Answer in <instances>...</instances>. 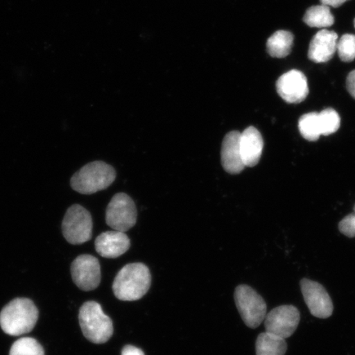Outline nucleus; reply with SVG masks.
<instances>
[{
    "mask_svg": "<svg viewBox=\"0 0 355 355\" xmlns=\"http://www.w3.org/2000/svg\"><path fill=\"white\" fill-rule=\"evenodd\" d=\"M340 232L345 236L355 237V214L349 215L340 222Z\"/></svg>",
    "mask_w": 355,
    "mask_h": 355,
    "instance_id": "obj_23",
    "label": "nucleus"
},
{
    "mask_svg": "<svg viewBox=\"0 0 355 355\" xmlns=\"http://www.w3.org/2000/svg\"><path fill=\"white\" fill-rule=\"evenodd\" d=\"M121 355H145L143 350L132 345H126L122 350Z\"/></svg>",
    "mask_w": 355,
    "mask_h": 355,
    "instance_id": "obj_25",
    "label": "nucleus"
},
{
    "mask_svg": "<svg viewBox=\"0 0 355 355\" xmlns=\"http://www.w3.org/2000/svg\"><path fill=\"white\" fill-rule=\"evenodd\" d=\"M346 87H347L349 94L355 99V70L349 73L347 80H346Z\"/></svg>",
    "mask_w": 355,
    "mask_h": 355,
    "instance_id": "obj_24",
    "label": "nucleus"
},
{
    "mask_svg": "<svg viewBox=\"0 0 355 355\" xmlns=\"http://www.w3.org/2000/svg\"><path fill=\"white\" fill-rule=\"evenodd\" d=\"M39 312L29 299L17 298L8 304L0 313V327L10 336H19L32 331Z\"/></svg>",
    "mask_w": 355,
    "mask_h": 355,
    "instance_id": "obj_2",
    "label": "nucleus"
},
{
    "mask_svg": "<svg viewBox=\"0 0 355 355\" xmlns=\"http://www.w3.org/2000/svg\"><path fill=\"white\" fill-rule=\"evenodd\" d=\"M354 28H355V19H354Z\"/></svg>",
    "mask_w": 355,
    "mask_h": 355,
    "instance_id": "obj_28",
    "label": "nucleus"
},
{
    "mask_svg": "<svg viewBox=\"0 0 355 355\" xmlns=\"http://www.w3.org/2000/svg\"><path fill=\"white\" fill-rule=\"evenodd\" d=\"M287 343L285 339L268 332L261 333L256 341L257 355H285Z\"/></svg>",
    "mask_w": 355,
    "mask_h": 355,
    "instance_id": "obj_17",
    "label": "nucleus"
},
{
    "mask_svg": "<svg viewBox=\"0 0 355 355\" xmlns=\"http://www.w3.org/2000/svg\"><path fill=\"white\" fill-rule=\"evenodd\" d=\"M92 227L90 213L78 204L69 208L62 223L64 236L67 241L72 244H82L90 241Z\"/></svg>",
    "mask_w": 355,
    "mask_h": 355,
    "instance_id": "obj_6",
    "label": "nucleus"
},
{
    "mask_svg": "<svg viewBox=\"0 0 355 355\" xmlns=\"http://www.w3.org/2000/svg\"><path fill=\"white\" fill-rule=\"evenodd\" d=\"M299 130L306 140L317 141L322 135L318 114L312 112L304 114L299 121Z\"/></svg>",
    "mask_w": 355,
    "mask_h": 355,
    "instance_id": "obj_19",
    "label": "nucleus"
},
{
    "mask_svg": "<svg viewBox=\"0 0 355 355\" xmlns=\"http://www.w3.org/2000/svg\"><path fill=\"white\" fill-rule=\"evenodd\" d=\"M354 214H355V206H354Z\"/></svg>",
    "mask_w": 355,
    "mask_h": 355,
    "instance_id": "obj_27",
    "label": "nucleus"
},
{
    "mask_svg": "<svg viewBox=\"0 0 355 355\" xmlns=\"http://www.w3.org/2000/svg\"><path fill=\"white\" fill-rule=\"evenodd\" d=\"M150 282L152 277L148 266L143 263L128 264L114 279V294L119 300H139L149 291Z\"/></svg>",
    "mask_w": 355,
    "mask_h": 355,
    "instance_id": "obj_1",
    "label": "nucleus"
},
{
    "mask_svg": "<svg viewBox=\"0 0 355 355\" xmlns=\"http://www.w3.org/2000/svg\"><path fill=\"white\" fill-rule=\"evenodd\" d=\"M10 355H44V352L37 340L24 337L13 343Z\"/></svg>",
    "mask_w": 355,
    "mask_h": 355,
    "instance_id": "obj_20",
    "label": "nucleus"
},
{
    "mask_svg": "<svg viewBox=\"0 0 355 355\" xmlns=\"http://www.w3.org/2000/svg\"><path fill=\"white\" fill-rule=\"evenodd\" d=\"M96 250L105 259H116L130 248V241L125 232L112 230L102 233L96 238Z\"/></svg>",
    "mask_w": 355,
    "mask_h": 355,
    "instance_id": "obj_14",
    "label": "nucleus"
},
{
    "mask_svg": "<svg viewBox=\"0 0 355 355\" xmlns=\"http://www.w3.org/2000/svg\"><path fill=\"white\" fill-rule=\"evenodd\" d=\"M337 52L340 59L345 63L355 60V35L345 34L337 42Z\"/></svg>",
    "mask_w": 355,
    "mask_h": 355,
    "instance_id": "obj_22",
    "label": "nucleus"
},
{
    "mask_svg": "<svg viewBox=\"0 0 355 355\" xmlns=\"http://www.w3.org/2000/svg\"><path fill=\"white\" fill-rule=\"evenodd\" d=\"M321 135L328 136L339 130L340 118L335 110L328 108L318 114Z\"/></svg>",
    "mask_w": 355,
    "mask_h": 355,
    "instance_id": "obj_21",
    "label": "nucleus"
},
{
    "mask_svg": "<svg viewBox=\"0 0 355 355\" xmlns=\"http://www.w3.org/2000/svg\"><path fill=\"white\" fill-rule=\"evenodd\" d=\"M264 320L266 332L286 340L294 334L298 327L300 313L295 306L282 305L266 315Z\"/></svg>",
    "mask_w": 355,
    "mask_h": 355,
    "instance_id": "obj_8",
    "label": "nucleus"
},
{
    "mask_svg": "<svg viewBox=\"0 0 355 355\" xmlns=\"http://www.w3.org/2000/svg\"><path fill=\"white\" fill-rule=\"evenodd\" d=\"M263 139L254 127H248L241 135V153L244 166L254 167L259 164L263 150Z\"/></svg>",
    "mask_w": 355,
    "mask_h": 355,
    "instance_id": "obj_15",
    "label": "nucleus"
},
{
    "mask_svg": "<svg viewBox=\"0 0 355 355\" xmlns=\"http://www.w3.org/2000/svg\"><path fill=\"white\" fill-rule=\"evenodd\" d=\"M294 35L287 31H278L266 42L268 54L274 58H285L291 54Z\"/></svg>",
    "mask_w": 355,
    "mask_h": 355,
    "instance_id": "obj_16",
    "label": "nucleus"
},
{
    "mask_svg": "<svg viewBox=\"0 0 355 355\" xmlns=\"http://www.w3.org/2000/svg\"><path fill=\"white\" fill-rule=\"evenodd\" d=\"M300 287L305 303L313 316L322 319L331 316L334 309L332 300L321 284L304 278L301 279Z\"/></svg>",
    "mask_w": 355,
    "mask_h": 355,
    "instance_id": "obj_9",
    "label": "nucleus"
},
{
    "mask_svg": "<svg viewBox=\"0 0 355 355\" xmlns=\"http://www.w3.org/2000/svg\"><path fill=\"white\" fill-rule=\"evenodd\" d=\"M241 135V132L238 131L230 132L226 135L223 143H222V166L229 174H239L245 168L243 162L241 146H239Z\"/></svg>",
    "mask_w": 355,
    "mask_h": 355,
    "instance_id": "obj_13",
    "label": "nucleus"
},
{
    "mask_svg": "<svg viewBox=\"0 0 355 355\" xmlns=\"http://www.w3.org/2000/svg\"><path fill=\"white\" fill-rule=\"evenodd\" d=\"M321 3L328 7L338 8L348 0H320Z\"/></svg>",
    "mask_w": 355,
    "mask_h": 355,
    "instance_id": "obj_26",
    "label": "nucleus"
},
{
    "mask_svg": "<svg viewBox=\"0 0 355 355\" xmlns=\"http://www.w3.org/2000/svg\"><path fill=\"white\" fill-rule=\"evenodd\" d=\"M234 301L243 322L252 329L259 327L266 315V304L263 297L250 286L241 285L235 290Z\"/></svg>",
    "mask_w": 355,
    "mask_h": 355,
    "instance_id": "obj_5",
    "label": "nucleus"
},
{
    "mask_svg": "<svg viewBox=\"0 0 355 355\" xmlns=\"http://www.w3.org/2000/svg\"><path fill=\"white\" fill-rule=\"evenodd\" d=\"M73 281L83 291H94L101 283V266L94 256L84 254L77 257L71 266Z\"/></svg>",
    "mask_w": 355,
    "mask_h": 355,
    "instance_id": "obj_10",
    "label": "nucleus"
},
{
    "mask_svg": "<svg viewBox=\"0 0 355 355\" xmlns=\"http://www.w3.org/2000/svg\"><path fill=\"white\" fill-rule=\"evenodd\" d=\"M304 21L311 28H327L334 24L335 19L330 7L321 3L306 11Z\"/></svg>",
    "mask_w": 355,
    "mask_h": 355,
    "instance_id": "obj_18",
    "label": "nucleus"
},
{
    "mask_svg": "<svg viewBox=\"0 0 355 355\" xmlns=\"http://www.w3.org/2000/svg\"><path fill=\"white\" fill-rule=\"evenodd\" d=\"M78 318L84 336L91 343L104 344L112 336V320L96 302L88 301L84 304L80 309Z\"/></svg>",
    "mask_w": 355,
    "mask_h": 355,
    "instance_id": "obj_3",
    "label": "nucleus"
},
{
    "mask_svg": "<svg viewBox=\"0 0 355 355\" xmlns=\"http://www.w3.org/2000/svg\"><path fill=\"white\" fill-rule=\"evenodd\" d=\"M277 90L279 96L288 103H300L309 95L307 78L299 70L288 71L278 79Z\"/></svg>",
    "mask_w": 355,
    "mask_h": 355,
    "instance_id": "obj_11",
    "label": "nucleus"
},
{
    "mask_svg": "<svg viewBox=\"0 0 355 355\" xmlns=\"http://www.w3.org/2000/svg\"><path fill=\"white\" fill-rule=\"evenodd\" d=\"M338 35L333 31L323 29L318 32L309 44V58L314 63H326L337 51Z\"/></svg>",
    "mask_w": 355,
    "mask_h": 355,
    "instance_id": "obj_12",
    "label": "nucleus"
},
{
    "mask_svg": "<svg viewBox=\"0 0 355 355\" xmlns=\"http://www.w3.org/2000/svg\"><path fill=\"white\" fill-rule=\"evenodd\" d=\"M116 177L114 168L103 162L87 164L75 173L71 187L82 194H92L107 189Z\"/></svg>",
    "mask_w": 355,
    "mask_h": 355,
    "instance_id": "obj_4",
    "label": "nucleus"
},
{
    "mask_svg": "<svg viewBox=\"0 0 355 355\" xmlns=\"http://www.w3.org/2000/svg\"><path fill=\"white\" fill-rule=\"evenodd\" d=\"M137 216L135 204L125 193L114 195L106 209V223L118 232H126L133 227Z\"/></svg>",
    "mask_w": 355,
    "mask_h": 355,
    "instance_id": "obj_7",
    "label": "nucleus"
}]
</instances>
